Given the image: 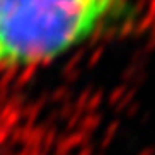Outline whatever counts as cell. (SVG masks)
I'll list each match as a JSON object with an SVG mask.
<instances>
[{
    "label": "cell",
    "instance_id": "cell-1",
    "mask_svg": "<svg viewBox=\"0 0 155 155\" xmlns=\"http://www.w3.org/2000/svg\"><path fill=\"white\" fill-rule=\"evenodd\" d=\"M126 0H0V72L67 55L100 33Z\"/></svg>",
    "mask_w": 155,
    "mask_h": 155
}]
</instances>
